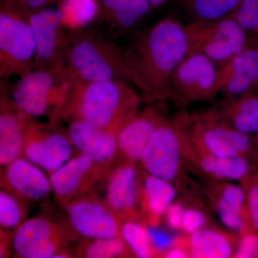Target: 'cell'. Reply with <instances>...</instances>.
I'll use <instances>...</instances> for the list:
<instances>
[{
  "label": "cell",
  "instance_id": "obj_1",
  "mask_svg": "<svg viewBox=\"0 0 258 258\" xmlns=\"http://www.w3.org/2000/svg\"><path fill=\"white\" fill-rule=\"evenodd\" d=\"M187 55L185 26L171 18L140 32L123 50L128 81L153 99L169 96L171 76Z\"/></svg>",
  "mask_w": 258,
  "mask_h": 258
},
{
  "label": "cell",
  "instance_id": "obj_2",
  "mask_svg": "<svg viewBox=\"0 0 258 258\" xmlns=\"http://www.w3.org/2000/svg\"><path fill=\"white\" fill-rule=\"evenodd\" d=\"M139 104L138 95L122 80L73 83L58 120L82 119L117 132Z\"/></svg>",
  "mask_w": 258,
  "mask_h": 258
},
{
  "label": "cell",
  "instance_id": "obj_3",
  "mask_svg": "<svg viewBox=\"0 0 258 258\" xmlns=\"http://www.w3.org/2000/svg\"><path fill=\"white\" fill-rule=\"evenodd\" d=\"M58 66L71 83L128 81L123 50L96 29L68 32Z\"/></svg>",
  "mask_w": 258,
  "mask_h": 258
},
{
  "label": "cell",
  "instance_id": "obj_4",
  "mask_svg": "<svg viewBox=\"0 0 258 258\" xmlns=\"http://www.w3.org/2000/svg\"><path fill=\"white\" fill-rule=\"evenodd\" d=\"M71 88V81L57 66L32 69L20 76L10 90V97L20 110L32 118L48 116L50 123L55 124L58 121Z\"/></svg>",
  "mask_w": 258,
  "mask_h": 258
},
{
  "label": "cell",
  "instance_id": "obj_5",
  "mask_svg": "<svg viewBox=\"0 0 258 258\" xmlns=\"http://www.w3.org/2000/svg\"><path fill=\"white\" fill-rule=\"evenodd\" d=\"M18 0H1L0 9V77L19 76L32 71L36 42L30 15Z\"/></svg>",
  "mask_w": 258,
  "mask_h": 258
},
{
  "label": "cell",
  "instance_id": "obj_6",
  "mask_svg": "<svg viewBox=\"0 0 258 258\" xmlns=\"http://www.w3.org/2000/svg\"><path fill=\"white\" fill-rule=\"evenodd\" d=\"M188 55L201 54L220 68L254 43L230 15L185 26Z\"/></svg>",
  "mask_w": 258,
  "mask_h": 258
},
{
  "label": "cell",
  "instance_id": "obj_7",
  "mask_svg": "<svg viewBox=\"0 0 258 258\" xmlns=\"http://www.w3.org/2000/svg\"><path fill=\"white\" fill-rule=\"evenodd\" d=\"M194 154L187 132L166 120L148 142L141 163L148 174L173 184L183 177L185 164H192Z\"/></svg>",
  "mask_w": 258,
  "mask_h": 258
},
{
  "label": "cell",
  "instance_id": "obj_8",
  "mask_svg": "<svg viewBox=\"0 0 258 258\" xmlns=\"http://www.w3.org/2000/svg\"><path fill=\"white\" fill-rule=\"evenodd\" d=\"M189 121L191 127L186 132L197 154L215 157L244 156L258 162L252 135L215 120L195 119Z\"/></svg>",
  "mask_w": 258,
  "mask_h": 258
},
{
  "label": "cell",
  "instance_id": "obj_9",
  "mask_svg": "<svg viewBox=\"0 0 258 258\" xmlns=\"http://www.w3.org/2000/svg\"><path fill=\"white\" fill-rule=\"evenodd\" d=\"M218 93V68L201 54L186 56L169 83V96L186 103L208 101Z\"/></svg>",
  "mask_w": 258,
  "mask_h": 258
},
{
  "label": "cell",
  "instance_id": "obj_10",
  "mask_svg": "<svg viewBox=\"0 0 258 258\" xmlns=\"http://www.w3.org/2000/svg\"><path fill=\"white\" fill-rule=\"evenodd\" d=\"M66 240V232L57 222L48 217H35L15 230L13 244L20 257L50 258L64 252Z\"/></svg>",
  "mask_w": 258,
  "mask_h": 258
},
{
  "label": "cell",
  "instance_id": "obj_11",
  "mask_svg": "<svg viewBox=\"0 0 258 258\" xmlns=\"http://www.w3.org/2000/svg\"><path fill=\"white\" fill-rule=\"evenodd\" d=\"M71 227L88 240L120 237L118 217L106 203L95 198H77L66 205Z\"/></svg>",
  "mask_w": 258,
  "mask_h": 258
},
{
  "label": "cell",
  "instance_id": "obj_12",
  "mask_svg": "<svg viewBox=\"0 0 258 258\" xmlns=\"http://www.w3.org/2000/svg\"><path fill=\"white\" fill-rule=\"evenodd\" d=\"M30 23L36 42L33 69L58 66L68 35L58 7H47L31 12Z\"/></svg>",
  "mask_w": 258,
  "mask_h": 258
},
{
  "label": "cell",
  "instance_id": "obj_13",
  "mask_svg": "<svg viewBox=\"0 0 258 258\" xmlns=\"http://www.w3.org/2000/svg\"><path fill=\"white\" fill-rule=\"evenodd\" d=\"M73 148L68 134L50 130L32 119L27 132L23 157L52 174L71 159Z\"/></svg>",
  "mask_w": 258,
  "mask_h": 258
},
{
  "label": "cell",
  "instance_id": "obj_14",
  "mask_svg": "<svg viewBox=\"0 0 258 258\" xmlns=\"http://www.w3.org/2000/svg\"><path fill=\"white\" fill-rule=\"evenodd\" d=\"M33 118L12 101L5 83H1L0 101V165L5 167L23 157L29 125Z\"/></svg>",
  "mask_w": 258,
  "mask_h": 258
},
{
  "label": "cell",
  "instance_id": "obj_15",
  "mask_svg": "<svg viewBox=\"0 0 258 258\" xmlns=\"http://www.w3.org/2000/svg\"><path fill=\"white\" fill-rule=\"evenodd\" d=\"M103 166L84 154L71 157L62 167L50 174L52 192L61 203L66 205L89 190L101 175Z\"/></svg>",
  "mask_w": 258,
  "mask_h": 258
},
{
  "label": "cell",
  "instance_id": "obj_16",
  "mask_svg": "<svg viewBox=\"0 0 258 258\" xmlns=\"http://www.w3.org/2000/svg\"><path fill=\"white\" fill-rule=\"evenodd\" d=\"M141 185L135 164H121L108 177L105 203L117 216L124 220L135 219L141 206Z\"/></svg>",
  "mask_w": 258,
  "mask_h": 258
},
{
  "label": "cell",
  "instance_id": "obj_17",
  "mask_svg": "<svg viewBox=\"0 0 258 258\" xmlns=\"http://www.w3.org/2000/svg\"><path fill=\"white\" fill-rule=\"evenodd\" d=\"M67 134L79 154L88 156L100 165H108L118 152L117 132L87 120H71Z\"/></svg>",
  "mask_w": 258,
  "mask_h": 258
},
{
  "label": "cell",
  "instance_id": "obj_18",
  "mask_svg": "<svg viewBox=\"0 0 258 258\" xmlns=\"http://www.w3.org/2000/svg\"><path fill=\"white\" fill-rule=\"evenodd\" d=\"M189 118L215 120L254 135L258 132V89L239 96H226L216 108Z\"/></svg>",
  "mask_w": 258,
  "mask_h": 258
},
{
  "label": "cell",
  "instance_id": "obj_19",
  "mask_svg": "<svg viewBox=\"0 0 258 258\" xmlns=\"http://www.w3.org/2000/svg\"><path fill=\"white\" fill-rule=\"evenodd\" d=\"M166 120L155 108L147 107L123 123L117 132V141L118 152L127 162H141L151 137Z\"/></svg>",
  "mask_w": 258,
  "mask_h": 258
},
{
  "label": "cell",
  "instance_id": "obj_20",
  "mask_svg": "<svg viewBox=\"0 0 258 258\" xmlns=\"http://www.w3.org/2000/svg\"><path fill=\"white\" fill-rule=\"evenodd\" d=\"M220 93L236 96L258 89V45H249L218 69Z\"/></svg>",
  "mask_w": 258,
  "mask_h": 258
},
{
  "label": "cell",
  "instance_id": "obj_21",
  "mask_svg": "<svg viewBox=\"0 0 258 258\" xmlns=\"http://www.w3.org/2000/svg\"><path fill=\"white\" fill-rule=\"evenodd\" d=\"M208 195L220 221L239 234L249 225L247 195L243 186L232 181H217L210 185Z\"/></svg>",
  "mask_w": 258,
  "mask_h": 258
},
{
  "label": "cell",
  "instance_id": "obj_22",
  "mask_svg": "<svg viewBox=\"0 0 258 258\" xmlns=\"http://www.w3.org/2000/svg\"><path fill=\"white\" fill-rule=\"evenodd\" d=\"M5 168L2 182L18 198L40 200L52 192L50 178L26 158H18Z\"/></svg>",
  "mask_w": 258,
  "mask_h": 258
},
{
  "label": "cell",
  "instance_id": "obj_23",
  "mask_svg": "<svg viewBox=\"0 0 258 258\" xmlns=\"http://www.w3.org/2000/svg\"><path fill=\"white\" fill-rule=\"evenodd\" d=\"M193 166L215 181L242 183L258 172V162L244 156L215 157L195 152Z\"/></svg>",
  "mask_w": 258,
  "mask_h": 258
},
{
  "label": "cell",
  "instance_id": "obj_24",
  "mask_svg": "<svg viewBox=\"0 0 258 258\" xmlns=\"http://www.w3.org/2000/svg\"><path fill=\"white\" fill-rule=\"evenodd\" d=\"M153 9L147 0H100L98 19L114 32L131 30Z\"/></svg>",
  "mask_w": 258,
  "mask_h": 258
},
{
  "label": "cell",
  "instance_id": "obj_25",
  "mask_svg": "<svg viewBox=\"0 0 258 258\" xmlns=\"http://www.w3.org/2000/svg\"><path fill=\"white\" fill-rule=\"evenodd\" d=\"M238 240L239 236L215 227H205L190 235V256L193 258L234 257Z\"/></svg>",
  "mask_w": 258,
  "mask_h": 258
},
{
  "label": "cell",
  "instance_id": "obj_26",
  "mask_svg": "<svg viewBox=\"0 0 258 258\" xmlns=\"http://www.w3.org/2000/svg\"><path fill=\"white\" fill-rule=\"evenodd\" d=\"M170 181L148 174L141 185V208L147 215L149 225H158L159 220L176 196Z\"/></svg>",
  "mask_w": 258,
  "mask_h": 258
},
{
  "label": "cell",
  "instance_id": "obj_27",
  "mask_svg": "<svg viewBox=\"0 0 258 258\" xmlns=\"http://www.w3.org/2000/svg\"><path fill=\"white\" fill-rule=\"evenodd\" d=\"M57 5L68 32L87 28L99 15L100 0H60Z\"/></svg>",
  "mask_w": 258,
  "mask_h": 258
},
{
  "label": "cell",
  "instance_id": "obj_28",
  "mask_svg": "<svg viewBox=\"0 0 258 258\" xmlns=\"http://www.w3.org/2000/svg\"><path fill=\"white\" fill-rule=\"evenodd\" d=\"M193 21L215 20L230 15L241 0H176Z\"/></svg>",
  "mask_w": 258,
  "mask_h": 258
},
{
  "label": "cell",
  "instance_id": "obj_29",
  "mask_svg": "<svg viewBox=\"0 0 258 258\" xmlns=\"http://www.w3.org/2000/svg\"><path fill=\"white\" fill-rule=\"evenodd\" d=\"M120 237L136 257L149 258L158 255L151 242L147 227L135 219L125 220L120 225Z\"/></svg>",
  "mask_w": 258,
  "mask_h": 258
},
{
  "label": "cell",
  "instance_id": "obj_30",
  "mask_svg": "<svg viewBox=\"0 0 258 258\" xmlns=\"http://www.w3.org/2000/svg\"><path fill=\"white\" fill-rule=\"evenodd\" d=\"M80 249L82 257L89 258H114L124 257L130 249L121 237L114 238L90 240ZM131 252V251H130Z\"/></svg>",
  "mask_w": 258,
  "mask_h": 258
},
{
  "label": "cell",
  "instance_id": "obj_31",
  "mask_svg": "<svg viewBox=\"0 0 258 258\" xmlns=\"http://www.w3.org/2000/svg\"><path fill=\"white\" fill-rule=\"evenodd\" d=\"M20 199L8 190H2L0 192V225L2 228L16 230L23 222L24 211Z\"/></svg>",
  "mask_w": 258,
  "mask_h": 258
},
{
  "label": "cell",
  "instance_id": "obj_32",
  "mask_svg": "<svg viewBox=\"0 0 258 258\" xmlns=\"http://www.w3.org/2000/svg\"><path fill=\"white\" fill-rule=\"evenodd\" d=\"M230 15L249 39L258 45V0H241Z\"/></svg>",
  "mask_w": 258,
  "mask_h": 258
},
{
  "label": "cell",
  "instance_id": "obj_33",
  "mask_svg": "<svg viewBox=\"0 0 258 258\" xmlns=\"http://www.w3.org/2000/svg\"><path fill=\"white\" fill-rule=\"evenodd\" d=\"M238 236V244L234 257L258 258L257 231L249 225Z\"/></svg>",
  "mask_w": 258,
  "mask_h": 258
},
{
  "label": "cell",
  "instance_id": "obj_34",
  "mask_svg": "<svg viewBox=\"0 0 258 258\" xmlns=\"http://www.w3.org/2000/svg\"><path fill=\"white\" fill-rule=\"evenodd\" d=\"M247 195L249 221L258 232V172L241 183Z\"/></svg>",
  "mask_w": 258,
  "mask_h": 258
},
{
  "label": "cell",
  "instance_id": "obj_35",
  "mask_svg": "<svg viewBox=\"0 0 258 258\" xmlns=\"http://www.w3.org/2000/svg\"><path fill=\"white\" fill-rule=\"evenodd\" d=\"M147 227L151 242L158 255H164L175 244L176 237H173L157 225H149Z\"/></svg>",
  "mask_w": 258,
  "mask_h": 258
},
{
  "label": "cell",
  "instance_id": "obj_36",
  "mask_svg": "<svg viewBox=\"0 0 258 258\" xmlns=\"http://www.w3.org/2000/svg\"><path fill=\"white\" fill-rule=\"evenodd\" d=\"M207 221L206 215L201 210L194 208H186L183 217L181 229L186 233L191 235L206 227Z\"/></svg>",
  "mask_w": 258,
  "mask_h": 258
},
{
  "label": "cell",
  "instance_id": "obj_37",
  "mask_svg": "<svg viewBox=\"0 0 258 258\" xmlns=\"http://www.w3.org/2000/svg\"><path fill=\"white\" fill-rule=\"evenodd\" d=\"M186 208L182 204L172 203L165 212L166 223L171 229L179 230L182 227L183 217Z\"/></svg>",
  "mask_w": 258,
  "mask_h": 258
},
{
  "label": "cell",
  "instance_id": "obj_38",
  "mask_svg": "<svg viewBox=\"0 0 258 258\" xmlns=\"http://www.w3.org/2000/svg\"><path fill=\"white\" fill-rule=\"evenodd\" d=\"M22 5H24L30 11L47 8L53 5H57L60 0H18Z\"/></svg>",
  "mask_w": 258,
  "mask_h": 258
},
{
  "label": "cell",
  "instance_id": "obj_39",
  "mask_svg": "<svg viewBox=\"0 0 258 258\" xmlns=\"http://www.w3.org/2000/svg\"><path fill=\"white\" fill-rule=\"evenodd\" d=\"M163 257L167 258H186L191 257L189 249L182 244H175L169 249Z\"/></svg>",
  "mask_w": 258,
  "mask_h": 258
},
{
  "label": "cell",
  "instance_id": "obj_40",
  "mask_svg": "<svg viewBox=\"0 0 258 258\" xmlns=\"http://www.w3.org/2000/svg\"><path fill=\"white\" fill-rule=\"evenodd\" d=\"M147 1L149 2V4L151 5L152 8H155L165 4L168 0H147Z\"/></svg>",
  "mask_w": 258,
  "mask_h": 258
},
{
  "label": "cell",
  "instance_id": "obj_41",
  "mask_svg": "<svg viewBox=\"0 0 258 258\" xmlns=\"http://www.w3.org/2000/svg\"><path fill=\"white\" fill-rule=\"evenodd\" d=\"M253 137V146L254 152H255L256 156H257L258 159V132H256L254 135H252Z\"/></svg>",
  "mask_w": 258,
  "mask_h": 258
}]
</instances>
